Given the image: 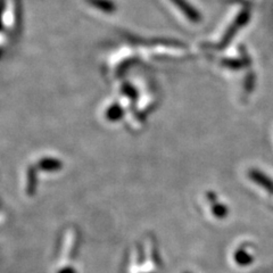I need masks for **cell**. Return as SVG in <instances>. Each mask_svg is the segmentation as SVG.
<instances>
[{
    "instance_id": "obj_2",
    "label": "cell",
    "mask_w": 273,
    "mask_h": 273,
    "mask_svg": "<svg viewBox=\"0 0 273 273\" xmlns=\"http://www.w3.org/2000/svg\"><path fill=\"white\" fill-rule=\"evenodd\" d=\"M237 260L238 263H240L242 266H248L252 260H253V258H252V256H250V254H247L246 252H238V255H237Z\"/></svg>"
},
{
    "instance_id": "obj_1",
    "label": "cell",
    "mask_w": 273,
    "mask_h": 273,
    "mask_svg": "<svg viewBox=\"0 0 273 273\" xmlns=\"http://www.w3.org/2000/svg\"><path fill=\"white\" fill-rule=\"evenodd\" d=\"M250 178L260 188L266 189L268 194L273 195V180L266 173L258 171V170H252L250 172Z\"/></svg>"
}]
</instances>
